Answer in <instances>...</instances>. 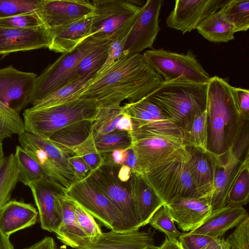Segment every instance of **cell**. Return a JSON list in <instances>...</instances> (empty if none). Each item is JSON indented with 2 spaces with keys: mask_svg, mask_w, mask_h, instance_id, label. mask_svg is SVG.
Listing matches in <instances>:
<instances>
[{
  "mask_svg": "<svg viewBox=\"0 0 249 249\" xmlns=\"http://www.w3.org/2000/svg\"><path fill=\"white\" fill-rule=\"evenodd\" d=\"M163 80L142 54L122 55L95 76L78 98L92 99L99 107L136 103L158 87Z\"/></svg>",
  "mask_w": 249,
  "mask_h": 249,
  "instance_id": "obj_1",
  "label": "cell"
},
{
  "mask_svg": "<svg viewBox=\"0 0 249 249\" xmlns=\"http://www.w3.org/2000/svg\"><path fill=\"white\" fill-rule=\"evenodd\" d=\"M208 150L217 160L233 150L249 121L244 120L235 87L217 76L207 83Z\"/></svg>",
  "mask_w": 249,
  "mask_h": 249,
  "instance_id": "obj_2",
  "label": "cell"
},
{
  "mask_svg": "<svg viewBox=\"0 0 249 249\" xmlns=\"http://www.w3.org/2000/svg\"><path fill=\"white\" fill-rule=\"evenodd\" d=\"M207 83L181 79L164 82L146 97L158 106L184 133L194 119L205 111Z\"/></svg>",
  "mask_w": 249,
  "mask_h": 249,
  "instance_id": "obj_3",
  "label": "cell"
},
{
  "mask_svg": "<svg viewBox=\"0 0 249 249\" xmlns=\"http://www.w3.org/2000/svg\"><path fill=\"white\" fill-rule=\"evenodd\" d=\"M98 109L96 101L84 98L47 107H31L23 113L25 131L49 139L54 132L67 125L94 120Z\"/></svg>",
  "mask_w": 249,
  "mask_h": 249,
  "instance_id": "obj_4",
  "label": "cell"
},
{
  "mask_svg": "<svg viewBox=\"0 0 249 249\" xmlns=\"http://www.w3.org/2000/svg\"><path fill=\"white\" fill-rule=\"evenodd\" d=\"M142 175L174 160L188 161L190 154L183 137L144 130L133 126L129 132Z\"/></svg>",
  "mask_w": 249,
  "mask_h": 249,
  "instance_id": "obj_5",
  "label": "cell"
},
{
  "mask_svg": "<svg viewBox=\"0 0 249 249\" xmlns=\"http://www.w3.org/2000/svg\"><path fill=\"white\" fill-rule=\"evenodd\" d=\"M105 41L97 40L88 36L72 51L62 53L37 76L28 99V104L34 105L70 83L74 77L76 68L81 59Z\"/></svg>",
  "mask_w": 249,
  "mask_h": 249,
  "instance_id": "obj_6",
  "label": "cell"
},
{
  "mask_svg": "<svg viewBox=\"0 0 249 249\" xmlns=\"http://www.w3.org/2000/svg\"><path fill=\"white\" fill-rule=\"evenodd\" d=\"M122 165L103 160L96 170L86 178L103 193L124 216L129 230L140 229V221L136 213L129 186V181L122 182L117 174Z\"/></svg>",
  "mask_w": 249,
  "mask_h": 249,
  "instance_id": "obj_7",
  "label": "cell"
},
{
  "mask_svg": "<svg viewBox=\"0 0 249 249\" xmlns=\"http://www.w3.org/2000/svg\"><path fill=\"white\" fill-rule=\"evenodd\" d=\"M163 81L177 79L208 83L211 76L191 51L178 53L163 49L146 50L142 54Z\"/></svg>",
  "mask_w": 249,
  "mask_h": 249,
  "instance_id": "obj_8",
  "label": "cell"
},
{
  "mask_svg": "<svg viewBox=\"0 0 249 249\" xmlns=\"http://www.w3.org/2000/svg\"><path fill=\"white\" fill-rule=\"evenodd\" d=\"M65 193L68 198L85 209L110 230L131 231L120 211L87 178L75 182L65 190Z\"/></svg>",
  "mask_w": 249,
  "mask_h": 249,
  "instance_id": "obj_9",
  "label": "cell"
},
{
  "mask_svg": "<svg viewBox=\"0 0 249 249\" xmlns=\"http://www.w3.org/2000/svg\"><path fill=\"white\" fill-rule=\"evenodd\" d=\"M187 162L174 160L143 175L165 204L177 196L199 197L187 166Z\"/></svg>",
  "mask_w": 249,
  "mask_h": 249,
  "instance_id": "obj_10",
  "label": "cell"
},
{
  "mask_svg": "<svg viewBox=\"0 0 249 249\" xmlns=\"http://www.w3.org/2000/svg\"><path fill=\"white\" fill-rule=\"evenodd\" d=\"M136 1L124 0H93L90 15L89 36L103 41L109 39L122 28L142 9Z\"/></svg>",
  "mask_w": 249,
  "mask_h": 249,
  "instance_id": "obj_11",
  "label": "cell"
},
{
  "mask_svg": "<svg viewBox=\"0 0 249 249\" xmlns=\"http://www.w3.org/2000/svg\"><path fill=\"white\" fill-rule=\"evenodd\" d=\"M162 0H147L142 6L126 38L123 55L140 54L151 48L160 28L159 17Z\"/></svg>",
  "mask_w": 249,
  "mask_h": 249,
  "instance_id": "obj_12",
  "label": "cell"
},
{
  "mask_svg": "<svg viewBox=\"0 0 249 249\" xmlns=\"http://www.w3.org/2000/svg\"><path fill=\"white\" fill-rule=\"evenodd\" d=\"M28 186L37 208L41 228L54 232L63 218L59 195L66 190L46 176L30 182Z\"/></svg>",
  "mask_w": 249,
  "mask_h": 249,
  "instance_id": "obj_13",
  "label": "cell"
},
{
  "mask_svg": "<svg viewBox=\"0 0 249 249\" xmlns=\"http://www.w3.org/2000/svg\"><path fill=\"white\" fill-rule=\"evenodd\" d=\"M229 0H177L166 18V25L182 34L196 29L207 18L221 9Z\"/></svg>",
  "mask_w": 249,
  "mask_h": 249,
  "instance_id": "obj_14",
  "label": "cell"
},
{
  "mask_svg": "<svg viewBox=\"0 0 249 249\" xmlns=\"http://www.w3.org/2000/svg\"><path fill=\"white\" fill-rule=\"evenodd\" d=\"M37 75L16 69L12 65L0 69V101L19 113L28 104Z\"/></svg>",
  "mask_w": 249,
  "mask_h": 249,
  "instance_id": "obj_15",
  "label": "cell"
},
{
  "mask_svg": "<svg viewBox=\"0 0 249 249\" xmlns=\"http://www.w3.org/2000/svg\"><path fill=\"white\" fill-rule=\"evenodd\" d=\"M93 9L86 0H40L37 11L44 25L51 28L88 17Z\"/></svg>",
  "mask_w": 249,
  "mask_h": 249,
  "instance_id": "obj_16",
  "label": "cell"
},
{
  "mask_svg": "<svg viewBox=\"0 0 249 249\" xmlns=\"http://www.w3.org/2000/svg\"><path fill=\"white\" fill-rule=\"evenodd\" d=\"M52 36L44 25L32 28L0 26V55L49 48Z\"/></svg>",
  "mask_w": 249,
  "mask_h": 249,
  "instance_id": "obj_17",
  "label": "cell"
},
{
  "mask_svg": "<svg viewBox=\"0 0 249 249\" xmlns=\"http://www.w3.org/2000/svg\"><path fill=\"white\" fill-rule=\"evenodd\" d=\"M164 204L174 222L183 232L200 227L212 212L209 203L200 197L177 196Z\"/></svg>",
  "mask_w": 249,
  "mask_h": 249,
  "instance_id": "obj_18",
  "label": "cell"
},
{
  "mask_svg": "<svg viewBox=\"0 0 249 249\" xmlns=\"http://www.w3.org/2000/svg\"><path fill=\"white\" fill-rule=\"evenodd\" d=\"M156 247L150 230L136 229L103 232L93 242L73 249H155Z\"/></svg>",
  "mask_w": 249,
  "mask_h": 249,
  "instance_id": "obj_19",
  "label": "cell"
},
{
  "mask_svg": "<svg viewBox=\"0 0 249 249\" xmlns=\"http://www.w3.org/2000/svg\"><path fill=\"white\" fill-rule=\"evenodd\" d=\"M243 161L234 155L232 150H229L222 160H217L212 191L206 199L212 211L226 206L227 194Z\"/></svg>",
  "mask_w": 249,
  "mask_h": 249,
  "instance_id": "obj_20",
  "label": "cell"
},
{
  "mask_svg": "<svg viewBox=\"0 0 249 249\" xmlns=\"http://www.w3.org/2000/svg\"><path fill=\"white\" fill-rule=\"evenodd\" d=\"M190 159L187 166L199 197L205 199L210 194L217 159L210 152L205 153L187 147Z\"/></svg>",
  "mask_w": 249,
  "mask_h": 249,
  "instance_id": "obj_21",
  "label": "cell"
},
{
  "mask_svg": "<svg viewBox=\"0 0 249 249\" xmlns=\"http://www.w3.org/2000/svg\"><path fill=\"white\" fill-rule=\"evenodd\" d=\"M129 186L140 227H143L164 203L142 174L132 173Z\"/></svg>",
  "mask_w": 249,
  "mask_h": 249,
  "instance_id": "obj_22",
  "label": "cell"
},
{
  "mask_svg": "<svg viewBox=\"0 0 249 249\" xmlns=\"http://www.w3.org/2000/svg\"><path fill=\"white\" fill-rule=\"evenodd\" d=\"M248 214L243 207L226 205L212 211L200 227L190 231L206 235L214 239L221 238L227 231L235 227Z\"/></svg>",
  "mask_w": 249,
  "mask_h": 249,
  "instance_id": "obj_23",
  "label": "cell"
},
{
  "mask_svg": "<svg viewBox=\"0 0 249 249\" xmlns=\"http://www.w3.org/2000/svg\"><path fill=\"white\" fill-rule=\"evenodd\" d=\"M90 27V16L65 25L48 28L52 36L48 48L56 53L69 52L89 36Z\"/></svg>",
  "mask_w": 249,
  "mask_h": 249,
  "instance_id": "obj_24",
  "label": "cell"
},
{
  "mask_svg": "<svg viewBox=\"0 0 249 249\" xmlns=\"http://www.w3.org/2000/svg\"><path fill=\"white\" fill-rule=\"evenodd\" d=\"M38 215L37 210L30 204L9 201L0 211V231L9 237L18 231L34 225Z\"/></svg>",
  "mask_w": 249,
  "mask_h": 249,
  "instance_id": "obj_25",
  "label": "cell"
},
{
  "mask_svg": "<svg viewBox=\"0 0 249 249\" xmlns=\"http://www.w3.org/2000/svg\"><path fill=\"white\" fill-rule=\"evenodd\" d=\"M62 209V221L54 232L57 238L63 244L73 249L86 245L92 242L78 224L75 217L71 200L65 192L59 195Z\"/></svg>",
  "mask_w": 249,
  "mask_h": 249,
  "instance_id": "obj_26",
  "label": "cell"
},
{
  "mask_svg": "<svg viewBox=\"0 0 249 249\" xmlns=\"http://www.w3.org/2000/svg\"><path fill=\"white\" fill-rule=\"evenodd\" d=\"M18 142L20 146L37 162L47 177L65 190L71 185L46 151L33 140L29 132L25 131L19 135Z\"/></svg>",
  "mask_w": 249,
  "mask_h": 249,
  "instance_id": "obj_27",
  "label": "cell"
},
{
  "mask_svg": "<svg viewBox=\"0 0 249 249\" xmlns=\"http://www.w3.org/2000/svg\"><path fill=\"white\" fill-rule=\"evenodd\" d=\"M94 120L76 122L54 132L48 139L67 155L73 154L72 148L84 142L92 132Z\"/></svg>",
  "mask_w": 249,
  "mask_h": 249,
  "instance_id": "obj_28",
  "label": "cell"
},
{
  "mask_svg": "<svg viewBox=\"0 0 249 249\" xmlns=\"http://www.w3.org/2000/svg\"><path fill=\"white\" fill-rule=\"evenodd\" d=\"M198 32L209 41L227 42L234 38V29L222 10L204 19L196 28Z\"/></svg>",
  "mask_w": 249,
  "mask_h": 249,
  "instance_id": "obj_29",
  "label": "cell"
},
{
  "mask_svg": "<svg viewBox=\"0 0 249 249\" xmlns=\"http://www.w3.org/2000/svg\"><path fill=\"white\" fill-rule=\"evenodd\" d=\"M109 47V40L107 39L86 54L78 64L71 81L93 78L106 62Z\"/></svg>",
  "mask_w": 249,
  "mask_h": 249,
  "instance_id": "obj_30",
  "label": "cell"
},
{
  "mask_svg": "<svg viewBox=\"0 0 249 249\" xmlns=\"http://www.w3.org/2000/svg\"><path fill=\"white\" fill-rule=\"evenodd\" d=\"M18 177V167L12 153L5 157L0 164V211L9 201Z\"/></svg>",
  "mask_w": 249,
  "mask_h": 249,
  "instance_id": "obj_31",
  "label": "cell"
},
{
  "mask_svg": "<svg viewBox=\"0 0 249 249\" xmlns=\"http://www.w3.org/2000/svg\"><path fill=\"white\" fill-rule=\"evenodd\" d=\"M249 200V156L242 162L240 169L226 198V205L242 206Z\"/></svg>",
  "mask_w": 249,
  "mask_h": 249,
  "instance_id": "obj_32",
  "label": "cell"
},
{
  "mask_svg": "<svg viewBox=\"0 0 249 249\" xmlns=\"http://www.w3.org/2000/svg\"><path fill=\"white\" fill-rule=\"evenodd\" d=\"M91 79H81L71 81L40 100L32 107L35 108L47 107L76 99Z\"/></svg>",
  "mask_w": 249,
  "mask_h": 249,
  "instance_id": "obj_33",
  "label": "cell"
},
{
  "mask_svg": "<svg viewBox=\"0 0 249 249\" xmlns=\"http://www.w3.org/2000/svg\"><path fill=\"white\" fill-rule=\"evenodd\" d=\"M208 122L206 109L196 116L184 135V144L187 147L208 153Z\"/></svg>",
  "mask_w": 249,
  "mask_h": 249,
  "instance_id": "obj_34",
  "label": "cell"
},
{
  "mask_svg": "<svg viewBox=\"0 0 249 249\" xmlns=\"http://www.w3.org/2000/svg\"><path fill=\"white\" fill-rule=\"evenodd\" d=\"M92 135L95 147L101 155L117 149H127L131 145V137L128 131L116 129L111 132L101 134L92 130Z\"/></svg>",
  "mask_w": 249,
  "mask_h": 249,
  "instance_id": "obj_35",
  "label": "cell"
},
{
  "mask_svg": "<svg viewBox=\"0 0 249 249\" xmlns=\"http://www.w3.org/2000/svg\"><path fill=\"white\" fill-rule=\"evenodd\" d=\"M14 154L19 171L18 181L28 186L46 176L37 162L21 146L16 147Z\"/></svg>",
  "mask_w": 249,
  "mask_h": 249,
  "instance_id": "obj_36",
  "label": "cell"
},
{
  "mask_svg": "<svg viewBox=\"0 0 249 249\" xmlns=\"http://www.w3.org/2000/svg\"><path fill=\"white\" fill-rule=\"evenodd\" d=\"M221 9L233 26L235 33L248 30L249 0H229Z\"/></svg>",
  "mask_w": 249,
  "mask_h": 249,
  "instance_id": "obj_37",
  "label": "cell"
},
{
  "mask_svg": "<svg viewBox=\"0 0 249 249\" xmlns=\"http://www.w3.org/2000/svg\"><path fill=\"white\" fill-rule=\"evenodd\" d=\"M25 131L23 120L19 113L0 101V142L13 134Z\"/></svg>",
  "mask_w": 249,
  "mask_h": 249,
  "instance_id": "obj_38",
  "label": "cell"
},
{
  "mask_svg": "<svg viewBox=\"0 0 249 249\" xmlns=\"http://www.w3.org/2000/svg\"><path fill=\"white\" fill-rule=\"evenodd\" d=\"M124 113V106L99 107L93 122L92 130L101 134L113 131L116 129L117 124Z\"/></svg>",
  "mask_w": 249,
  "mask_h": 249,
  "instance_id": "obj_39",
  "label": "cell"
},
{
  "mask_svg": "<svg viewBox=\"0 0 249 249\" xmlns=\"http://www.w3.org/2000/svg\"><path fill=\"white\" fill-rule=\"evenodd\" d=\"M139 14L132 18L122 28L108 39L109 40V47L107 57L104 65L96 75L102 73L122 56L127 36Z\"/></svg>",
  "mask_w": 249,
  "mask_h": 249,
  "instance_id": "obj_40",
  "label": "cell"
},
{
  "mask_svg": "<svg viewBox=\"0 0 249 249\" xmlns=\"http://www.w3.org/2000/svg\"><path fill=\"white\" fill-rule=\"evenodd\" d=\"M148 224L155 230L164 233L169 239H178L181 233L176 228L175 222L165 204L154 213Z\"/></svg>",
  "mask_w": 249,
  "mask_h": 249,
  "instance_id": "obj_41",
  "label": "cell"
},
{
  "mask_svg": "<svg viewBox=\"0 0 249 249\" xmlns=\"http://www.w3.org/2000/svg\"><path fill=\"white\" fill-rule=\"evenodd\" d=\"M72 151L83 159L90 172L96 170L103 163V155L98 152L95 147L92 132L84 142L73 147Z\"/></svg>",
  "mask_w": 249,
  "mask_h": 249,
  "instance_id": "obj_42",
  "label": "cell"
},
{
  "mask_svg": "<svg viewBox=\"0 0 249 249\" xmlns=\"http://www.w3.org/2000/svg\"><path fill=\"white\" fill-rule=\"evenodd\" d=\"M71 200L72 203L73 211L78 224L93 242L103 233L101 229L91 214L76 202Z\"/></svg>",
  "mask_w": 249,
  "mask_h": 249,
  "instance_id": "obj_43",
  "label": "cell"
},
{
  "mask_svg": "<svg viewBox=\"0 0 249 249\" xmlns=\"http://www.w3.org/2000/svg\"><path fill=\"white\" fill-rule=\"evenodd\" d=\"M40 0H0V18L37 10Z\"/></svg>",
  "mask_w": 249,
  "mask_h": 249,
  "instance_id": "obj_44",
  "label": "cell"
},
{
  "mask_svg": "<svg viewBox=\"0 0 249 249\" xmlns=\"http://www.w3.org/2000/svg\"><path fill=\"white\" fill-rule=\"evenodd\" d=\"M37 10L0 18V26L16 28H32L44 25Z\"/></svg>",
  "mask_w": 249,
  "mask_h": 249,
  "instance_id": "obj_45",
  "label": "cell"
},
{
  "mask_svg": "<svg viewBox=\"0 0 249 249\" xmlns=\"http://www.w3.org/2000/svg\"><path fill=\"white\" fill-rule=\"evenodd\" d=\"M225 239L231 249H249V214Z\"/></svg>",
  "mask_w": 249,
  "mask_h": 249,
  "instance_id": "obj_46",
  "label": "cell"
},
{
  "mask_svg": "<svg viewBox=\"0 0 249 249\" xmlns=\"http://www.w3.org/2000/svg\"><path fill=\"white\" fill-rule=\"evenodd\" d=\"M213 239L208 235L190 231L181 232L178 238L183 249H200Z\"/></svg>",
  "mask_w": 249,
  "mask_h": 249,
  "instance_id": "obj_47",
  "label": "cell"
},
{
  "mask_svg": "<svg viewBox=\"0 0 249 249\" xmlns=\"http://www.w3.org/2000/svg\"><path fill=\"white\" fill-rule=\"evenodd\" d=\"M68 160L72 167L75 182L82 180L88 176L90 169L81 157L73 153L68 155Z\"/></svg>",
  "mask_w": 249,
  "mask_h": 249,
  "instance_id": "obj_48",
  "label": "cell"
},
{
  "mask_svg": "<svg viewBox=\"0 0 249 249\" xmlns=\"http://www.w3.org/2000/svg\"><path fill=\"white\" fill-rule=\"evenodd\" d=\"M249 129L248 122L232 150L234 155L241 161H243L249 156Z\"/></svg>",
  "mask_w": 249,
  "mask_h": 249,
  "instance_id": "obj_49",
  "label": "cell"
},
{
  "mask_svg": "<svg viewBox=\"0 0 249 249\" xmlns=\"http://www.w3.org/2000/svg\"><path fill=\"white\" fill-rule=\"evenodd\" d=\"M235 90L243 117L249 121V91L240 88H235Z\"/></svg>",
  "mask_w": 249,
  "mask_h": 249,
  "instance_id": "obj_50",
  "label": "cell"
},
{
  "mask_svg": "<svg viewBox=\"0 0 249 249\" xmlns=\"http://www.w3.org/2000/svg\"><path fill=\"white\" fill-rule=\"evenodd\" d=\"M126 154V149H120L102 155L103 160L117 165H123L124 163Z\"/></svg>",
  "mask_w": 249,
  "mask_h": 249,
  "instance_id": "obj_51",
  "label": "cell"
},
{
  "mask_svg": "<svg viewBox=\"0 0 249 249\" xmlns=\"http://www.w3.org/2000/svg\"><path fill=\"white\" fill-rule=\"evenodd\" d=\"M126 150V157L124 165L128 166L132 173L142 174L139 166L137 158L134 150L131 146Z\"/></svg>",
  "mask_w": 249,
  "mask_h": 249,
  "instance_id": "obj_52",
  "label": "cell"
},
{
  "mask_svg": "<svg viewBox=\"0 0 249 249\" xmlns=\"http://www.w3.org/2000/svg\"><path fill=\"white\" fill-rule=\"evenodd\" d=\"M24 249H59L54 239L49 236H46Z\"/></svg>",
  "mask_w": 249,
  "mask_h": 249,
  "instance_id": "obj_53",
  "label": "cell"
},
{
  "mask_svg": "<svg viewBox=\"0 0 249 249\" xmlns=\"http://www.w3.org/2000/svg\"><path fill=\"white\" fill-rule=\"evenodd\" d=\"M133 128L131 117L124 112L117 124L116 129L119 130L130 132L133 130Z\"/></svg>",
  "mask_w": 249,
  "mask_h": 249,
  "instance_id": "obj_54",
  "label": "cell"
},
{
  "mask_svg": "<svg viewBox=\"0 0 249 249\" xmlns=\"http://www.w3.org/2000/svg\"><path fill=\"white\" fill-rule=\"evenodd\" d=\"M200 249H231L224 238H216Z\"/></svg>",
  "mask_w": 249,
  "mask_h": 249,
  "instance_id": "obj_55",
  "label": "cell"
},
{
  "mask_svg": "<svg viewBox=\"0 0 249 249\" xmlns=\"http://www.w3.org/2000/svg\"><path fill=\"white\" fill-rule=\"evenodd\" d=\"M155 249H183L178 239H169L165 236L164 240L160 246L156 247Z\"/></svg>",
  "mask_w": 249,
  "mask_h": 249,
  "instance_id": "obj_56",
  "label": "cell"
},
{
  "mask_svg": "<svg viewBox=\"0 0 249 249\" xmlns=\"http://www.w3.org/2000/svg\"><path fill=\"white\" fill-rule=\"evenodd\" d=\"M131 174L132 172L130 168L125 165H123L118 170L117 177L121 182H127L129 180Z\"/></svg>",
  "mask_w": 249,
  "mask_h": 249,
  "instance_id": "obj_57",
  "label": "cell"
},
{
  "mask_svg": "<svg viewBox=\"0 0 249 249\" xmlns=\"http://www.w3.org/2000/svg\"><path fill=\"white\" fill-rule=\"evenodd\" d=\"M0 249H14L9 240V237L4 235L0 231Z\"/></svg>",
  "mask_w": 249,
  "mask_h": 249,
  "instance_id": "obj_58",
  "label": "cell"
},
{
  "mask_svg": "<svg viewBox=\"0 0 249 249\" xmlns=\"http://www.w3.org/2000/svg\"><path fill=\"white\" fill-rule=\"evenodd\" d=\"M4 154L2 142H0V164L2 162V160L4 158Z\"/></svg>",
  "mask_w": 249,
  "mask_h": 249,
  "instance_id": "obj_59",
  "label": "cell"
}]
</instances>
